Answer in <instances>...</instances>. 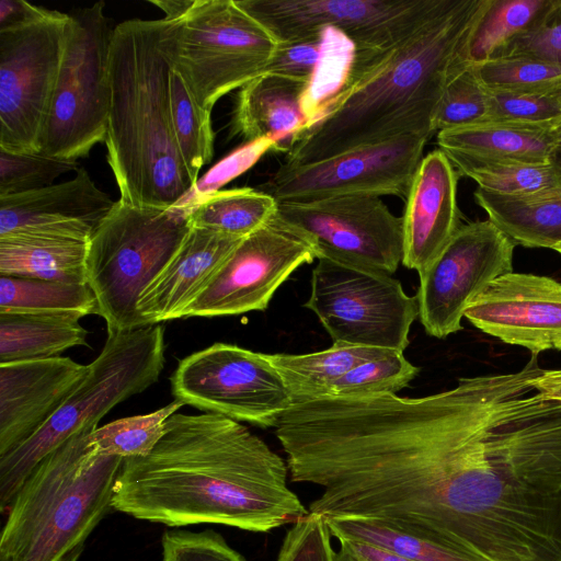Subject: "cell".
Wrapping results in <instances>:
<instances>
[{
  "mask_svg": "<svg viewBox=\"0 0 561 561\" xmlns=\"http://www.w3.org/2000/svg\"><path fill=\"white\" fill-rule=\"evenodd\" d=\"M489 112L488 90L469 65L447 83L434 116L433 130L437 134L483 124L489 119Z\"/></svg>",
  "mask_w": 561,
  "mask_h": 561,
  "instance_id": "obj_38",
  "label": "cell"
},
{
  "mask_svg": "<svg viewBox=\"0 0 561 561\" xmlns=\"http://www.w3.org/2000/svg\"><path fill=\"white\" fill-rule=\"evenodd\" d=\"M158 47L199 106L211 111L266 72L277 42L236 0H194L179 19L160 20Z\"/></svg>",
  "mask_w": 561,
  "mask_h": 561,
  "instance_id": "obj_7",
  "label": "cell"
},
{
  "mask_svg": "<svg viewBox=\"0 0 561 561\" xmlns=\"http://www.w3.org/2000/svg\"><path fill=\"white\" fill-rule=\"evenodd\" d=\"M160 20L112 30L105 145L119 199L170 209L195 188L180 153L170 106V71L158 47Z\"/></svg>",
  "mask_w": 561,
  "mask_h": 561,
  "instance_id": "obj_3",
  "label": "cell"
},
{
  "mask_svg": "<svg viewBox=\"0 0 561 561\" xmlns=\"http://www.w3.org/2000/svg\"><path fill=\"white\" fill-rule=\"evenodd\" d=\"M276 217L308 239L318 260L390 275L402 263V217L392 214L379 196L278 203Z\"/></svg>",
  "mask_w": 561,
  "mask_h": 561,
  "instance_id": "obj_14",
  "label": "cell"
},
{
  "mask_svg": "<svg viewBox=\"0 0 561 561\" xmlns=\"http://www.w3.org/2000/svg\"><path fill=\"white\" fill-rule=\"evenodd\" d=\"M561 164V157L554 156ZM488 219L516 244L552 249L561 243V193L542 199H524L485 192L473 193Z\"/></svg>",
  "mask_w": 561,
  "mask_h": 561,
  "instance_id": "obj_28",
  "label": "cell"
},
{
  "mask_svg": "<svg viewBox=\"0 0 561 561\" xmlns=\"http://www.w3.org/2000/svg\"><path fill=\"white\" fill-rule=\"evenodd\" d=\"M170 106L173 131L182 159L197 184L202 168L214 156L211 111L196 102L178 72L170 71Z\"/></svg>",
  "mask_w": 561,
  "mask_h": 561,
  "instance_id": "obj_32",
  "label": "cell"
},
{
  "mask_svg": "<svg viewBox=\"0 0 561 561\" xmlns=\"http://www.w3.org/2000/svg\"><path fill=\"white\" fill-rule=\"evenodd\" d=\"M79 556H80V553L72 554L69 558H67L65 561H77Z\"/></svg>",
  "mask_w": 561,
  "mask_h": 561,
  "instance_id": "obj_50",
  "label": "cell"
},
{
  "mask_svg": "<svg viewBox=\"0 0 561 561\" xmlns=\"http://www.w3.org/2000/svg\"><path fill=\"white\" fill-rule=\"evenodd\" d=\"M450 0H236L277 44L306 41L322 30L345 33L357 50L388 48L439 13Z\"/></svg>",
  "mask_w": 561,
  "mask_h": 561,
  "instance_id": "obj_12",
  "label": "cell"
},
{
  "mask_svg": "<svg viewBox=\"0 0 561 561\" xmlns=\"http://www.w3.org/2000/svg\"><path fill=\"white\" fill-rule=\"evenodd\" d=\"M191 226L187 207H136L118 199L88 243L87 284L107 333L147 327L137 310L148 285L176 253Z\"/></svg>",
  "mask_w": 561,
  "mask_h": 561,
  "instance_id": "obj_6",
  "label": "cell"
},
{
  "mask_svg": "<svg viewBox=\"0 0 561 561\" xmlns=\"http://www.w3.org/2000/svg\"><path fill=\"white\" fill-rule=\"evenodd\" d=\"M89 370L69 357L0 363V456L32 437Z\"/></svg>",
  "mask_w": 561,
  "mask_h": 561,
  "instance_id": "obj_19",
  "label": "cell"
},
{
  "mask_svg": "<svg viewBox=\"0 0 561 561\" xmlns=\"http://www.w3.org/2000/svg\"><path fill=\"white\" fill-rule=\"evenodd\" d=\"M321 34L322 55L301 99L310 129L322 119L345 87L357 51L355 43L337 28L327 27Z\"/></svg>",
  "mask_w": 561,
  "mask_h": 561,
  "instance_id": "obj_34",
  "label": "cell"
},
{
  "mask_svg": "<svg viewBox=\"0 0 561 561\" xmlns=\"http://www.w3.org/2000/svg\"><path fill=\"white\" fill-rule=\"evenodd\" d=\"M149 2L164 12L163 19L171 21L182 16L194 0H150Z\"/></svg>",
  "mask_w": 561,
  "mask_h": 561,
  "instance_id": "obj_48",
  "label": "cell"
},
{
  "mask_svg": "<svg viewBox=\"0 0 561 561\" xmlns=\"http://www.w3.org/2000/svg\"><path fill=\"white\" fill-rule=\"evenodd\" d=\"M325 518L308 513L287 530L276 561H336Z\"/></svg>",
  "mask_w": 561,
  "mask_h": 561,
  "instance_id": "obj_42",
  "label": "cell"
},
{
  "mask_svg": "<svg viewBox=\"0 0 561 561\" xmlns=\"http://www.w3.org/2000/svg\"><path fill=\"white\" fill-rule=\"evenodd\" d=\"M471 66L489 90L543 92L561 89V64L529 56H508Z\"/></svg>",
  "mask_w": 561,
  "mask_h": 561,
  "instance_id": "obj_37",
  "label": "cell"
},
{
  "mask_svg": "<svg viewBox=\"0 0 561 561\" xmlns=\"http://www.w3.org/2000/svg\"><path fill=\"white\" fill-rule=\"evenodd\" d=\"M78 169L77 161L0 149V197L47 187L60 175Z\"/></svg>",
  "mask_w": 561,
  "mask_h": 561,
  "instance_id": "obj_39",
  "label": "cell"
},
{
  "mask_svg": "<svg viewBox=\"0 0 561 561\" xmlns=\"http://www.w3.org/2000/svg\"><path fill=\"white\" fill-rule=\"evenodd\" d=\"M308 81L264 73L239 89L232 131L247 142L272 138L275 151L288 152L310 129L301 106Z\"/></svg>",
  "mask_w": 561,
  "mask_h": 561,
  "instance_id": "obj_22",
  "label": "cell"
},
{
  "mask_svg": "<svg viewBox=\"0 0 561 561\" xmlns=\"http://www.w3.org/2000/svg\"><path fill=\"white\" fill-rule=\"evenodd\" d=\"M162 561H247L215 530H168L162 536Z\"/></svg>",
  "mask_w": 561,
  "mask_h": 561,
  "instance_id": "obj_41",
  "label": "cell"
},
{
  "mask_svg": "<svg viewBox=\"0 0 561 561\" xmlns=\"http://www.w3.org/2000/svg\"><path fill=\"white\" fill-rule=\"evenodd\" d=\"M549 3L550 0H491L469 43L470 64L496 58L531 27Z\"/></svg>",
  "mask_w": 561,
  "mask_h": 561,
  "instance_id": "obj_33",
  "label": "cell"
},
{
  "mask_svg": "<svg viewBox=\"0 0 561 561\" xmlns=\"http://www.w3.org/2000/svg\"><path fill=\"white\" fill-rule=\"evenodd\" d=\"M160 324L107 333L80 385L27 440L0 456V506H10L35 467L77 433L99 425L115 405L156 383L164 367Z\"/></svg>",
  "mask_w": 561,
  "mask_h": 561,
  "instance_id": "obj_5",
  "label": "cell"
},
{
  "mask_svg": "<svg viewBox=\"0 0 561 561\" xmlns=\"http://www.w3.org/2000/svg\"><path fill=\"white\" fill-rule=\"evenodd\" d=\"M553 250L561 254V243L554 247Z\"/></svg>",
  "mask_w": 561,
  "mask_h": 561,
  "instance_id": "obj_51",
  "label": "cell"
},
{
  "mask_svg": "<svg viewBox=\"0 0 561 561\" xmlns=\"http://www.w3.org/2000/svg\"><path fill=\"white\" fill-rule=\"evenodd\" d=\"M388 350L335 345L308 354H266L280 375L294 403L329 396L332 386L352 368Z\"/></svg>",
  "mask_w": 561,
  "mask_h": 561,
  "instance_id": "obj_27",
  "label": "cell"
},
{
  "mask_svg": "<svg viewBox=\"0 0 561 561\" xmlns=\"http://www.w3.org/2000/svg\"><path fill=\"white\" fill-rule=\"evenodd\" d=\"M174 398L215 413L267 428L293 405L266 354L215 343L183 358L171 378Z\"/></svg>",
  "mask_w": 561,
  "mask_h": 561,
  "instance_id": "obj_11",
  "label": "cell"
},
{
  "mask_svg": "<svg viewBox=\"0 0 561 561\" xmlns=\"http://www.w3.org/2000/svg\"><path fill=\"white\" fill-rule=\"evenodd\" d=\"M533 385L545 397L561 402V369H543Z\"/></svg>",
  "mask_w": 561,
  "mask_h": 561,
  "instance_id": "obj_47",
  "label": "cell"
},
{
  "mask_svg": "<svg viewBox=\"0 0 561 561\" xmlns=\"http://www.w3.org/2000/svg\"><path fill=\"white\" fill-rule=\"evenodd\" d=\"M445 154L459 175L472 179L489 193L524 199H542L561 193V164L557 161L535 163L458 152Z\"/></svg>",
  "mask_w": 561,
  "mask_h": 561,
  "instance_id": "obj_25",
  "label": "cell"
},
{
  "mask_svg": "<svg viewBox=\"0 0 561 561\" xmlns=\"http://www.w3.org/2000/svg\"><path fill=\"white\" fill-rule=\"evenodd\" d=\"M88 243L24 234L0 237V275L87 284Z\"/></svg>",
  "mask_w": 561,
  "mask_h": 561,
  "instance_id": "obj_24",
  "label": "cell"
},
{
  "mask_svg": "<svg viewBox=\"0 0 561 561\" xmlns=\"http://www.w3.org/2000/svg\"><path fill=\"white\" fill-rule=\"evenodd\" d=\"M458 172L440 149L423 157L405 197L402 264L422 274L462 226Z\"/></svg>",
  "mask_w": 561,
  "mask_h": 561,
  "instance_id": "obj_20",
  "label": "cell"
},
{
  "mask_svg": "<svg viewBox=\"0 0 561 561\" xmlns=\"http://www.w3.org/2000/svg\"><path fill=\"white\" fill-rule=\"evenodd\" d=\"M508 56H529L561 64V0H550L531 27L510 43L496 58Z\"/></svg>",
  "mask_w": 561,
  "mask_h": 561,
  "instance_id": "obj_43",
  "label": "cell"
},
{
  "mask_svg": "<svg viewBox=\"0 0 561 561\" xmlns=\"http://www.w3.org/2000/svg\"><path fill=\"white\" fill-rule=\"evenodd\" d=\"M115 202L79 168L65 182L0 197V237L24 234L89 242Z\"/></svg>",
  "mask_w": 561,
  "mask_h": 561,
  "instance_id": "obj_18",
  "label": "cell"
},
{
  "mask_svg": "<svg viewBox=\"0 0 561 561\" xmlns=\"http://www.w3.org/2000/svg\"><path fill=\"white\" fill-rule=\"evenodd\" d=\"M314 259L308 239L275 216L238 243L182 318L264 311L291 273Z\"/></svg>",
  "mask_w": 561,
  "mask_h": 561,
  "instance_id": "obj_16",
  "label": "cell"
},
{
  "mask_svg": "<svg viewBox=\"0 0 561 561\" xmlns=\"http://www.w3.org/2000/svg\"><path fill=\"white\" fill-rule=\"evenodd\" d=\"M491 0H450L399 43L357 50L343 90L286 153L301 165L402 135L432 137L447 83L470 64L469 43Z\"/></svg>",
  "mask_w": 561,
  "mask_h": 561,
  "instance_id": "obj_2",
  "label": "cell"
},
{
  "mask_svg": "<svg viewBox=\"0 0 561 561\" xmlns=\"http://www.w3.org/2000/svg\"><path fill=\"white\" fill-rule=\"evenodd\" d=\"M488 90L489 122L553 126L561 118V89L543 92Z\"/></svg>",
  "mask_w": 561,
  "mask_h": 561,
  "instance_id": "obj_40",
  "label": "cell"
},
{
  "mask_svg": "<svg viewBox=\"0 0 561 561\" xmlns=\"http://www.w3.org/2000/svg\"><path fill=\"white\" fill-rule=\"evenodd\" d=\"M332 537L374 546L409 561H484L439 541L353 518L325 519Z\"/></svg>",
  "mask_w": 561,
  "mask_h": 561,
  "instance_id": "obj_31",
  "label": "cell"
},
{
  "mask_svg": "<svg viewBox=\"0 0 561 561\" xmlns=\"http://www.w3.org/2000/svg\"><path fill=\"white\" fill-rule=\"evenodd\" d=\"M516 245L490 219L462 224L420 274L419 317L426 333L445 339L461 330L469 306L493 280L513 272Z\"/></svg>",
  "mask_w": 561,
  "mask_h": 561,
  "instance_id": "obj_15",
  "label": "cell"
},
{
  "mask_svg": "<svg viewBox=\"0 0 561 561\" xmlns=\"http://www.w3.org/2000/svg\"><path fill=\"white\" fill-rule=\"evenodd\" d=\"M71 16L43 8L0 30V149L38 153Z\"/></svg>",
  "mask_w": 561,
  "mask_h": 561,
  "instance_id": "obj_9",
  "label": "cell"
},
{
  "mask_svg": "<svg viewBox=\"0 0 561 561\" xmlns=\"http://www.w3.org/2000/svg\"><path fill=\"white\" fill-rule=\"evenodd\" d=\"M288 474L287 462L238 421L174 413L149 454L124 459L112 508L171 527L268 533L309 513Z\"/></svg>",
  "mask_w": 561,
  "mask_h": 561,
  "instance_id": "obj_1",
  "label": "cell"
},
{
  "mask_svg": "<svg viewBox=\"0 0 561 561\" xmlns=\"http://www.w3.org/2000/svg\"><path fill=\"white\" fill-rule=\"evenodd\" d=\"M184 405L174 399L165 407L142 415L115 420L92 431L91 440L101 455L123 459L149 454L165 431L169 417Z\"/></svg>",
  "mask_w": 561,
  "mask_h": 561,
  "instance_id": "obj_35",
  "label": "cell"
},
{
  "mask_svg": "<svg viewBox=\"0 0 561 561\" xmlns=\"http://www.w3.org/2000/svg\"><path fill=\"white\" fill-rule=\"evenodd\" d=\"M0 313H98L96 299L88 284L0 275Z\"/></svg>",
  "mask_w": 561,
  "mask_h": 561,
  "instance_id": "obj_30",
  "label": "cell"
},
{
  "mask_svg": "<svg viewBox=\"0 0 561 561\" xmlns=\"http://www.w3.org/2000/svg\"><path fill=\"white\" fill-rule=\"evenodd\" d=\"M323 49L322 34L291 43L277 44L265 73L309 81Z\"/></svg>",
  "mask_w": 561,
  "mask_h": 561,
  "instance_id": "obj_44",
  "label": "cell"
},
{
  "mask_svg": "<svg viewBox=\"0 0 561 561\" xmlns=\"http://www.w3.org/2000/svg\"><path fill=\"white\" fill-rule=\"evenodd\" d=\"M336 561H409L374 546L353 541H340Z\"/></svg>",
  "mask_w": 561,
  "mask_h": 561,
  "instance_id": "obj_45",
  "label": "cell"
},
{
  "mask_svg": "<svg viewBox=\"0 0 561 561\" xmlns=\"http://www.w3.org/2000/svg\"><path fill=\"white\" fill-rule=\"evenodd\" d=\"M99 1L70 14L71 21L41 137V153L77 161L105 141L108 115V54L112 30Z\"/></svg>",
  "mask_w": 561,
  "mask_h": 561,
  "instance_id": "obj_8",
  "label": "cell"
},
{
  "mask_svg": "<svg viewBox=\"0 0 561 561\" xmlns=\"http://www.w3.org/2000/svg\"><path fill=\"white\" fill-rule=\"evenodd\" d=\"M401 351L388 350L382 355L352 368L331 388L328 397L368 398L397 394L419 374Z\"/></svg>",
  "mask_w": 561,
  "mask_h": 561,
  "instance_id": "obj_36",
  "label": "cell"
},
{
  "mask_svg": "<svg viewBox=\"0 0 561 561\" xmlns=\"http://www.w3.org/2000/svg\"><path fill=\"white\" fill-rule=\"evenodd\" d=\"M436 139L438 149L445 153L458 152L535 163L554 161L557 151L552 126L489 122L442 130L437 133Z\"/></svg>",
  "mask_w": 561,
  "mask_h": 561,
  "instance_id": "obj_23",
  "label": "cell"
},
{
  "mask_svg": "<svg viewBox=\"0 0 561 561\" xmlns=\"http://www.w3.org/2000/svg\"><path fill=\"white\" fill-rule=\"evenodd\" d=\"M335 345L403 352L419 317L417 296H409L390 274L319 259L304 305Z\"/></svg>",
  "mask_w": 561,
  "mask_h": 561,
  "instance_id": "obj_10",
  "label": "cell"
},
{
  "mask_svg": "<svg viewBox=\"0 0 561 561\" xmlns=\"http://www.w3.org/2000/svg\"><path fill=\"white\" fill-rule=\"evenodd\" d=\"M85 428L44 458L15 494L0 561H65L112 508L124 459L101 455Z\"/></svg>",
  "mask_w": 561,
  "mask_h": 561,
  "instance_id": "obj_4",
  "label": "cell"
},
{
  "mask_svg": "<svg viewBox=\"0 0 561 561\" xmlns=\"http://www.w3.org/2000/svg\"><path fill=\"white\" fill-rule=\"evenodd\" d=\"M428 139L409 134L307 164L283 163L259 190L279 204L343 195H391L405 199Z\"/></svg>",
  "mask_w": 561,
  "mask_h": 561,
  "instance_id": "obj_13",
  "label": "cell"
},
{
  "mask_svg": "<svg viewBox=\"0 0 561 561\" xmlns=\"http://www.w3.org/2000/svg\"><path fill=\"white\" fill-rule=\"evenodd\" d=\"M186 207L191 227L245 238L276 216L278 203L259 188L241 187L214 191Z\"/></svg>",
  "mask_w": 561,
  "mask_h": 561,
  "instance_id": "obj_29",
  "label": "cell"
},
{
  "mask_svg": "<svg viewBox=\"0 0 561 561\" xmlns=\"http://www.w3.org/2000/svg\"><path fill=\"white\" fill-rule=\"evenodd\" d=\"M42 7H36L23 0H1L0 30L25 23L35 18Z\"/></svg>",
  "mask_w": 561,
  "mask_h": 561,
  "instance_id": "obj_46",
  "label": "cell"
},
{
  "mask_svg": "<svg viewBox=\"0 0 561 561\" xmlns=\"http://www.w3.org/2000/svg\"><path fill=\"white\" fill-rule=\"evenodd\" d=\"M70 314L0 313V363L44 359L87 346L88 331Z\"/></svg>",
  "mask_w": 561,
  "mask_h": 561,
  "instance_id": "obj_26",
  "label": "cell"
},
{
  "mask_svg": "<svg viewBox=\"0 0 561 561\" xmlns=\"http://www.w3.org/2000/svg\"><path fill=\"white\" fill-rule=\"evenodd\" d=\"M552 134L557 146V151L554 156L561 157V118L553 124Z\"/></svg>",
  "mask_w": 561,
  "mask_h": 561,
  "instance_id": "obj_49",
  "label": "cell"
},
{
  "mask_svg": "<svg viewBox=\"0 0 561 561\" xmlns=\"http://www.w3.org/2000/svg\"><path fill=\"white\" fill-rule=\"evenodd\" d=\"M465 318L531 355L561 351V283L529 273L504 274L469 306Z\"/></svg>",
  "mask_w": 561,
  "mask_h": 561,
  "instance_id": "obj_17",
  "label": "cell"
},
{
  "mask_svg": "<svg viewBox=\"0 0 561 561\" xmlns=\"http://www.w3.org/2000/svg\"><path fill=\"white\" fill-rule=\"evenodd\" d=\"M242 239L191 227L171 261L140 295L137 310L146 325L182 318Z\"/></svg>",
  "mask_w": 561,
  "mask_h": 561,
  "instance_id": "obj_21",
  "label": "cell"
}]
</instances>
